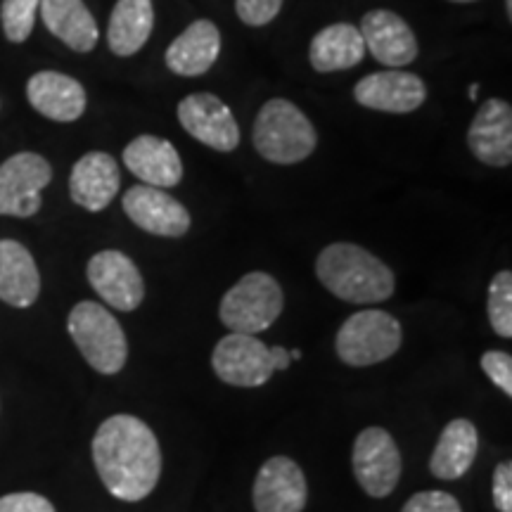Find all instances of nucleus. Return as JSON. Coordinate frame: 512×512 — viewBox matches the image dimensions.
I'll return each instance as SVG.
<instances>
[{"instance_id": "obj_1", "label": "nucleus", "mask_w": 512, "mask_h": 512, "mask_svg": "<svg viewBox=\"0 0 512 512\" xmlns=\"http://www.w3.org/2000/svg\"><path fill=\"white\" fill-rule=\"evenodd\" d=\"M93 463L114 498L143 501L162 475V448L150 425L136 415H112L93 437Z\"/></svg>"}, {"instance_id": "obj_2", "label": "nucleus", "mask_w": 512, "mask_h": 512, "mask_svg": "<svg viewBox=\"0 0 512 512\" xmlns=\"http://www.w3.org/2000/svg\"><path fill=\"white\" fill-rule=\"evenodd\" d=\"M316 275L328 292L349 304H380L394 294L392 268L354 242L328 245L316 259Z\"/></svg>"}, {"instance_id": "obj_3", "label": "nucleus", "mask_w": 512, "mask_h": 512, "mask_svg": "<svg viewBox=\"0 0 512 512\" xmlns=\"http://www.w3.org/2000/svg\"><path fill=\"white\" fill-rule=\"evenodd\" d=\"M252 143L271 164H299L316 150L318 136L309 117L290 100L273 98L256 114Z\"/></svg>"}, {"instance_id": "obj_4", "label": "nucleus", "mask_w": 512, "mask_h": 512, "mask_svg": "<svg viewBox=\"0 0 512 512\" xmlns=\"http://www.w3.org/2000/svg\"><path fill=\"white\" fill-rule=\"evenodd\" d=\"M67 330L93 370L102 375H117L124 370L128 358L124 328L105 306L98 302H79L69 313Z\"/></svg>"}, {"instance_id": "obj_5", "label": "nucleus", "mask_w": 512, "mask_h": 512, "mask_svg": "<svg viewBox=\"0 0 512 512\" xmlns=\"http://www.w3.org/2000/svg\"><path fill=\"white\" fill-rule=\"evenodd\" d=\"M285 306L278 280L264 271L247 273L223 294L219 318L230 332L259 335L280 318Z\"/></svg>"}, {"instance_id": "obj_6", "label": "nucleus", "mask_w": 512, "mask_h": 512, "mask_svg": "<svg viewBox=\"0 0 512 512\" xmlns=\"http://www.w3.org/2000/svg\"><path fill=\"white\" fill-rule=\"evenodd\" d=\"M403 330L392 313L366 309L349 316L335 337L339 361L351 368H368L387 361L401 349Z\"/></svg>"}, {"instance_id": "obj_7", "label": "nucleus", "mask_w": 512, "mask_h": 512, "mask_svg": "<svg viewBox=\"0 0 512 512\" xmlns=\"http://www.w3.org/2000/svg\"><path fill=\"white\" fill-rule=\"evenodd\" d=\"M53 181V166L36 152H17L0 164V216L29 219L41 209V192Z\"/></svg>"}, {"instance_id": "obj_8", "label": "nucleus", "mask_w": 512, "mask_h": 512, "mask_svg": "<svg viewBox=\"0 0 512 512\" xmlns=\"http://www.w3.org/2000/svg\"><path fill=\"white\" fill-rule=\"evenodd\" d=\"M356 482L373 498H387L403 472L401 451L392 434L382 427H368L358 434L351 451Z\"/></svg>"}, {"instance_id": "obj_9", "label": "nucleus", "mask_w": 512, "mask_h": 512, "mask_svg": "<svg viewBox=\"0 0 512 512\" xmlns=\"http://www.w3.org/2000/svg\"><path fill=\"white\" fill-rule=\"evenodd\" d=\"M211 368L221 382L245 389L261 387L275 373L271 347H266L256 335H238V332L219 339L211 354Z\"/></svg>"}, {"instance_id": "obj_10", "label": "nucleus", "mask_w": 512, "mask_h": 512, "mask_svg": "<svg viewBox=\"0 0 512 512\" xmlns=\"http://www.w3.org/2000/svg\"><path fill=\"white\" fill-rule=\"evenodd\" d=\"M88 283L107 306L117 311H136L145 299V283L131 256L119 249H102L88 261Z\"/></svg>"}, {"instance_id": "obj_11", "label": "nucleus", "mask_w": 512, "mask_h": 512, "mask_svg": "<svg viewBox=\"0 0 512 512\" xmlns=\"http://www.w3.org/2000/svg\"><path fill=\"white\" fill-rule=\"evenodd\" d=\"M178 121L192 138L216 152L240 145V126L230 107L214 93H192L178 105Z\"/></svg>"}, {"instance_id": "obj_12", "label": "nucleus", "mask_w": 512, "mask_h": 512, "mask_svg": "<svg viewBox=\"0 0 512 512\" xmlns=\"http://www.w3.org/2000/svg\"><path fill=\"white\" fill-rule=\"evenodd\" d=\"M126 216L140 230L159 238H183L190 230V214L169 192L152 185H133L124 192Z\"/></svg>"}, {"instance_id": "obj_13", "label": "nucleus", "mask_w": 512, "mask_h": 512, "mask_svg": "<svg viewBox=\"0 0 512 512\" xmlns=\"http://www.w3.org/2000/svg\"><path fill=\"white\" fill-rule=\"evenodd\" d=\"M252 501L256 512H302L309 501L304 470L287 456H273L254 479Z\"/></svg>"}, {"instance_id": "obj_14", "label": "nucleus", "mask_w": 512, "mask_h": 512, "mask_svg": "<svg viewBox=\"0 0 512 512\" xmlns=\"http://www.w3.org/2000/svg\"><path fill=\"white\" fill-rule=\"evenodd\" d=\"M354 98L358 105L375 112L408 114L427 100V86L418 74L401 69H384L356 83Z\"/></svg>"}, {"instance_id": "obj_15", "label": "nucleus", "mask_w": 512, "mask_h": 512, "mask_svg": "<svg viewBox=\"0 0 512 512\" xmlns=\"http://www.w3.org/2000/svg\"><path fill=\"white\" fill-rule=\"evenodd\" d=\"M358 31L366 43V53L387 69L408 67L418 57L420 48L413 29L392 10H370Z\"/></svg>"}, {"instance_id": "obj_16", "label": "nucleus", "mask_w": 512, "mask_h": 512, "mask_svg": "<svg viewBox=\"0 0 512 512\" xmlns=\"http://www.w3.org/2000/svg\"><path fill=\"white\" fill-rule=\"evenodd\" d=\"M472 155L486 166H510L512 162V107L505 100H486L467 131Z\"/></svg>"}, {"instance_id": "obj_17", "label": "nucleus", "mask_w": 512, "mask_h": 512, "mask_svg": "<svg viewBox=\"0 0 512 512\" xmlns=\"http://www.w3.org/2000/svg\"><path fill=\"white\" fill-rule=\"evenodd\" d=\"M124 166L140 183L152 188H174L183 178V162L176 147L150 133L124 147Z\"/></svg>"}, {"instance_id": "obj_18", "label": "nucleus", "mask_w": 512, "mask_h": 512, "mask_svg": "<svg viewBox=\"0 0 512 512\" xmlns=\"http://www.w3.org/2000/svg\"><path fill=\"white\" fill-rule=\"evenodd\" d=\"M121 188L117 159L107 152H88L74 164L69 176V195L86 211H102L112 204Z\"/></svg>"}, {"instance_id": "obj_19", "label": "nucleus", "mask_w": 512, "mask_h": 512, "mask_svg": "<svg viewBox=\"0 0 512 512\" xmlns=\"http://www.w3.org/2000/svg\"><path fill=\"white\" fill-rule=\"evenodd\" d=\"M29 105L50 121L72 124L86 112V88L62 72H36L27 83Z\"/></svg>"}, {"instance_id": "obj_20", "label": "nucleus", "mask_w": 512, "mask_h": 512, "mask_svg": "<svg viewBox=\"0 0 512 512\" xmlns=\"http://www.w3.org/2000/svg\"><path fill=\"white\" fill-rule=\"evenodd\" d=\"M221 53V31L209 19L192 22L166 48V67L178 76L207 74Z\"/></svg>"}, {"instance_id": "obj_21", "label": "nucleus", "mask_w": 512, "mask_h": 512, "mask_svg": "<svg viewBox=\"0 0 512 512\" xmlns=\"http://www.w3.org/2000/svg\"><path fill=\"white\" fill-rule=\"evenodd\" d=\"M38 15L50 34L74 53H91L98 46V22L83 0H41Z\"/></svg>"}, {"instance_id": "obj_22", "label": "nucleus", "mask_w": 512, "mask_h": 512, "mask_svg": "<svg viewBox=\"0 0 512 512\" xmlns=\"http://www.w3.org/2000/svg\"><path fill=\"white\" fill-rule=\"evenodd\" d=\"M41 294V273L22 242L0 240V302L29 309Z\"/></svg>"}, {"instance_id": "obj_23", "label": "nucleus", "mask_w": 512, "mask_h": 512, "mask_svg": "<svg viewBox=\"0 0 512 512\" xmlns=\"http://www.w3.org/2000/svg\"><path fill=\"white\" fill-rule=\"evenodd\" d=\"M366 57L361 31L349 22H337L320 29L309 46V62L320 74L344 72Z\"/></svg>"}, {"instance_id": "obj_24", "label": "nucleus", "mask_w": 512, "mask_h": 512, "mask_svg": "<svg viewBox=\"0 0 512 512\" xmlns=\"http://www.w3.org/2000/svg\"><path fill=\"white\" fill-rule=\"evenodd\" d=\"M479 453V432L470 420H451L441 432L430 458V470L437 479H460L470 470Z\"/></svg>"}, {"instance_id": "obj_25", "label": "nucleus", "mask_w": 512, "mask_h": 512, "mask_svg": "<svg viewBox=\"0 0 512 512\" xmlns=\"http://www.w3.org/2000/svg\"><path fill=\"white\" fill-rule=\"evenodd\" d=\"M152 29H155L152 0H117L107 27V43L114 55L131 57L143 50Z\"/></svg>"}, {"instance_id": "obj_26", "label": "nucleus", "mask_w": 512, "mask_h": 512, "mask_svg": "<svg viewBox=\"0 0 512 512\" xmlns=\"http://www.w3.org/2000/svg\"><path fill=\"white\" fill-rule=\"evenodd\" d=\"M486 311H489V323L498 337H512V273L501 271L494 275L489 285V297H486Z\"/></svg>"}, {"instance_id": "obj_27", "label": "nucleus", "mask_w": 512, "mask_h": 512, "mask_svg": "<svg viewBox=\"0 0 512 512\" xmlns=\"http://www.w3.org/2000/svg\"><path fill=\"white\" fill-rule=\"evenodd\" d=\"M38 5L41 0H3L0 5V24L10 43H24L34 31Z\"/></svg>"}, {"instance_id": "obj_28", "label": "nucleus", "mask_w": 512, "mask_h": 512, "mask_svg": "<svg viewBox=\"0 0 512 512\" xmlns=\"http://www.w3.org/2000/svg\"><path fill=\"white\" fill-rule=\"evenodd\" d=\"M283 10V0H235V12L247 27H266Z\"/></svg>"}, {"instance_id": "obj_29", "label": "nucleus", "mask_w": 512, "mask_h": 512, "mask_svg": "<svg viewBox=\"0 0 512 512\" xmlns=\"http://www.w3.org/2000/svg\"><path fill=\"white\" fill-rule=\"evenodd\" d=\"M479 363H482L486 377H489L505 396H512V356L505 354V351L494 349L486 351Z\"/></svg>"}, {"instance_id": "obj_30", "label": "nucleus", "mask_w": 512, "mask_h": 512, "mask_svg": "<svg viewBox=\"0 0 512 512\" xmlns=\"http://www.w3.org/2000/svg\"><path fill=\"white\" fill-rule=\"evenodd\" d=\"M401 512H463L458 498H453L446 491H420L408 498Z\"/></svg>"}, {"instance_id": "obj_31", "label": "nucleus", "mask_w": 512, "mask_h": 512, "mask_svg": "<svg viewBox=\"0 0 512 512\" xmlns=\"http://www.w3.org/2000/svg\"><path fill=\"white\" fill-rule=\"evenodd\" d=\"M0 512H55V508L46 496L34 491H17L0 498Z\"/></svg>"}, {"instance_id": "obj_32", "label": "nucleus", "mask_w": 512, "mask_h": 512, "mask_svg": "<svg viewBox=\"0 0 512 512\" xmlns=\"http://www.w3.org/2000/svg\"><path fill=\"white\" fill-rule=\"evenodd\" d=\"M494 505L498 512H512V463L503 460L494 470Z\"/></svg>"}, {"instance_id": "obj_33", "label": "nucleus", "mask_w": 512, "mask_h": 512, "mask_svg": "<svg viewBox=\"0 0 512 512\" xmlns=\"http://www.w3.org/2000/svg\"><path fill=\"white\" fill-rule=\"evenodd\" d=\"M271 358H273V368L275 370H287V368H290V363H292L290 351H287L285 347H273Z\"/></svg>"}, {"instance_id": "obj_34", "label": "nucleus", "mask_w": 512, "mask_h": 512, "mask_svg": "<svg viewBox=\"0 0 512 512\" xmlns=\"http://www.w3.org/2000/svg\"><path fill=\"white\" fill-rule=\"evenodd\" d=\"M477 93H479V83H472V86H470V100H477Z\"/></svg>"}, {"instance_id": "obj_35", "label": "nucleus", "mask_w": 512, "mask_h": 512, "mask_svg": "<svg viewBox=\"0 0 512 512\" xmlns=\"http://www.w3.org/2000/svg\"><path fill=\"white\" fill-rule=\"evenodd\" d=\"M505 10H508V17L512 15V0H505Z\"/></svg>"}, {"instance_id": "obj_36", "label": "nucleus", "mask_w": 512, "mask_h": 512, "mask_svg": "<svg viewBox=\"0 0 512 512\" xmlns=\"http://www.w3.org/2000/svg\"><path fill=\"white\" fill-rule=\"evenodd\" d=\"M451 3H477V0H451Z\"/></svg>"}]
</instances>
